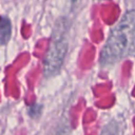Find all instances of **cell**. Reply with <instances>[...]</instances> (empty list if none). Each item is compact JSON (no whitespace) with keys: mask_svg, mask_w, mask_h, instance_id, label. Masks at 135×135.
Here are the masks:
<instances>
[{"mask_svg":"<svg viewBox=\"0 0 135 135\" xmlns=\"http://www.w3.org/2000/svg\"><path fill=\"white\" fill-rule=\"evenodd\" d=\"M101 135H119V130H118V126L115 121H112L111 123H109L102 131Z\"/></svg>","mask_w":135,"mask_h":135,"instance_id":"4","label":"cell"},{"mask_svg":"<svg viewBox=\"0 0 135 135\" xmlns=\"http://www.w3.org/2000/svg\"><path fill=\"white\" fill-rule=\"evenodd\" d=\"M68 51V43L63 38H55L43 60V73L46 77L53 76L60 70L65 54Z\"/></svg>","mask_w":135,"mask_h":135,"instance_id":"2","label":"cell"},{"mask_svg":"<svg viewBox=\"0 0 135 135\" xmlns=\"http://www.w3.org/2000/svg\"><path fill=\"white\" fill-rule=\"evenodd\" d=\"M11 36V23L6 18L0 20V42L6 43Z\"/></svg>","mask_w":135,"mask_h":135,"instance_id":"3","label":"cell"},{"mask_svg":"<svg viewBox=\"0 0 135 135\" xmlns=\"http://www.w3.org/2000/svg\"><path fill=\"white\" fill-rule=\"evenodd\" d=\"M135 56V9L128 11L111 30L100 53V64L105 66Z\"/></svg>","mask_w":135,"mask_h":135,"instance_id":"1","label":"cell"}]
</instances>
